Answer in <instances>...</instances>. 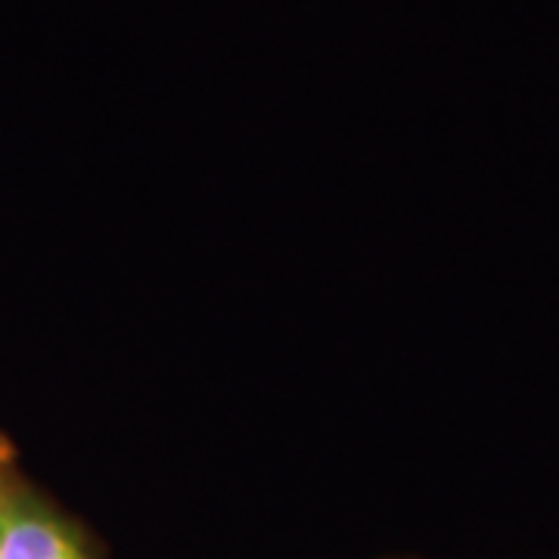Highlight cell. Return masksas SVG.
Masks as SVG:
<instances>
[{"mask_svg": "<svg viewBox=\"0 0 559 559\" xmlns=\"http://www.w3.org/2000/svg\"><path fill=\"white\" fill-rule=\"evenodd\" d=\"M0 559H94L81 532L32 491L7 488Z\"/></svg>", "mask_w": 559, "mask_h": 559, "instance_id": "6da1fadb", "label": "cell"}, {"mask_svg": "<svg viewBox=\"0 0 559 559\" xmlns=\"http://www.w3.org/2000/svg\"><path fill=\"white\" fill-rule=\"evenodd\" d=\"M10 488V485H7ZM3 498H7V491H3ZM3 498H0V538H3Z\"/></svg>", "mask_w": 559, "mask_h": 559, "instance_id": "7a4b0ae2", "label": "cell"}, {"mask_svg": "<svg viewBox=\"0 0 559 559\" xmlns=\"http://www.w3.org/2000/svg\"><path fill=\"white\" fill-rule=\"evenodd\" d=\"M7 485H10V481L0 476V498H3V491H7Z\"/></svg>", "mask_w": 559, "mask_h": 559, "instance_id": "3957f363", "label": "cell"}]
</instances>
